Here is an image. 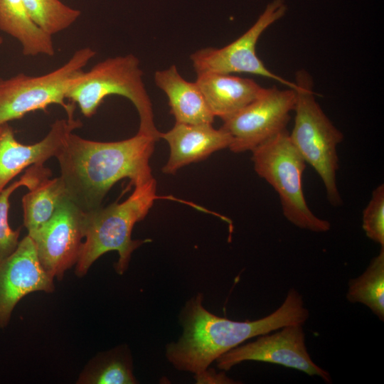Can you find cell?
I'll return each instance as SVG.
<instances>
[{"label":"cell","mask_w":384,"mask_h":384,"mask_svg":"<svg viewBox=\"0 0 384 384\" xmlns=\"http://www.w3.org/2000/svg\"><path fill=\"white\" fill-rule=\"evenodd\" d=\"M196 82L213 115L223 121L250 104L265 89L252 79L230 74L199 73Z\"/></svg>","instance_id":"15"},{"label":"cell","mask_w":384,"mask_h":384,"mask_svg":"<svg viewBox=\"0 0 384 384\" xmlns=\"http://www.w3.org/2000/svg\"><path fill=\"white\" fill-rule=\"evenodd\" d=\"M203 299L199 292L185 303L179 314L183 333L177 341L166 346V358L178 370L199 373L245 341L287 325H304L309 316L302 294L294 288L274 311L254 321L218 316L205 308Z\"/></svg>","instance_id":"1"},{"label":"cell","mask_w":384,"mask_h":384,"mask_svg":"<svg viewBox=\"0 0 384 384\" xmlns=\"http://www.w3.org/2000/svg\"><path fill=\"white\" fill-rule=\"evenodd\" d=\"M127 98L139 117L138 132L158 141L152 104L143 80L139 60L133 54L106 58L82 70L70 85L66 100L77 105L86 117L93 116L104 99L110 95Z\"/></svg>","instance_id":"4"},{"label":"cell","mask_w":384,"mask_h":384,"mask_svg":"<svg viewBox=\"0 0 384 384\" xmlns=\"http://www.w3.org/2000/svg\"><path fill=\"white\" fill-rule=\"evenodd\" d=\"M257 175L279 196L286 219L301 229L325 233L330 223L317 217L309 208L303 191L302 176L306 162L285 130L252 151Z\"/></svg>","instance_id":"6"},{"label":"cell","mask_w":384,"mask_h":384,"mask_svg":"<svg viewBox=\"0 0 384 384\" xmlns=\"http://www.w3.org/2000/svg\"><path fill=\"white\" fill-rule=\"evenodd\" d=\"M3 43V39L0 36V45Z\"/></svg>","instance_id":"25"},{"label":"cell","mask_w":384,"mask_h":384,"mask_svg":"<svg viewBox=\"0 0 384 384\" xmlns=\"http://www.w3.org/2000/svg\"><path fill=\"white\" fill-rule=\"evenodd\" d=\"M53 281L41 264L34 242L27 235L0 262V329L9 324L23 297L33 292H53Z\"/></svg>","instance_id":"12"},{"label":"cell","mask_w":384,"mask_h":384,"mask_svg":"<svg viewBox=\"0 0 384 384\" xmlns=\"http://www.w3.org/2000/svg\"><path fill=\"white\" fill-rule=\"evenodd\" d=\"M156 142L139 132L105 142L71 133L55 157L68 198L87 212L101 207L110 189L122 178L134 186L154 178L149 160Z\"/></svg>","instance_id":"2"},{"label":"cell","mask_w":384,"mask_h":384,"mask_svg":"<svg viewBox=\"0 0 384 384\" xmlns=\"http://www.w3.org/2000/svg\"><path fill=\"white\" fill-rule=\"evenodd\" d=\"M278 330L260 335L254 341L223 353L215 360L218 368L228 371L244 361H260L294 368L331 383L330 373L316 365L307 351L303 324L287 325Z\"/></svg>","instance_id":"10"},{"label":"cell","mask_w":384,"mask_h":384,"mask_svg":"<svg viewBox=\"0 0 384 384\" xmlns=\"http://www.w3.org/2000/svg\"><path fill=\"white\" fill-rule=\"evenodd\" d=\"M83 215L84 211L67 198L52 217L29 235L41 264L53 279H61L78 261L84 238Z\"/></svg>","instance_id":"11"},{"label":"cell","mask_w":384,"mask_h":384,"mask_svg":"<svg viewBox=\"0 0 384 384\" xmlns=\"http://www.w3.org/2000/svg\"><path fill=\"white\" fill-rule=\"evenodd\" d=\"M51 172L44 164L28 167L19 180L6 186L0 193V262L9 257L19 243L21 228L13 230L9 223L10 196L19 187L31 189Z\"/></svg>","instance_id":"21"},{"label":"cell","mask_w":384,"mask_h":384,"mask_svg":"<svg viewBox=\"0 0 384 384\" xmlns=\"http://www.w3.org/2000/svg\"><path fill=\"white\" fill-rule=\"evenodd\" d=\"M28 190L22 198V208L23 225L31 235L52 217L68 196L60 176L46 177Z\"/></svg>","instance_id":"18"},{"label":"cell","mask_w":384,"mask_h":384,"mask_svg":"<svg viewBox=\"0 0 384 384\" xmlns=\"http://www.w3.org/2000/svg\"><path fill=\"white\" fill-rule=\"evenodd\" d=\"M95 55L90 47L81 48L63 65L46 74L19 73L8 79L0 78V127L30 112L46 110L52 105L61 106L68 117H73L75 106L65 102L66 92Z\"/></svg>","instance_id":"7"},{"label":"cell","mask_w":384,"mask_h":384,"mask_svg":"<svg viewBox=\"0 0 384 384\" xmlns=\"http://www.w3.org/2000/svg\"><path fill=\"white\" fill-rule=\"evenodd\" d=\"M0 30L16 38L26 56H53L52 36L32 20L23 0H0Z\"/></svg>","instance_id":"17"},{"label":"cell","mask_w":384,"mask_h":384,"mask_svg":"<svg viewBox=\"0 0 384 384\" xmlns=\"http://www.w3.org/2000/svg\"><path fill=\"white\" fill-rule=\"evenodd\" d=\"M169 145V159L162 168L166 174H174L181 168L202 161L213 153L229 148L232 137L223 129H215L212 124L175 123L168 132L161 133Z\"/></svg>","instance_id":"14"},{"label":"cell","mask_w":384,"mask_h":384,"mask_svg":"<svg viewBox=\"0 0 384 384\" xmlns=\"http://www.w3.org/2000/svg\"><path fill=\"white\" fill-rule=\"evenodd\" d=\"M296 102L294 89L265 88L262 95L243 109L223 120L221 127L232 137L234 153L252 151L287 130Z\"/></svg>","instance_id":"9"},{"label":"cell","mask_w":384,"mask_h":384,"mask_svg":"<svg viewBox=\"0 0 384 384\" xmlns=\"http://www.w3.org/2000/svg\"><path fill=\"white\" fill-rule=\"evenodd\" d=\"M82 122L73 117L55 120L41 141L23 144L15 137L13 128L7 124L0 127V193L15 176L26 168L44 164L51 157H56L68 136Z\"/></svg>","instance_id":"13"},{"label":"cell","mask_w":384,"mask_h":384,"mask_svg":"<svg viewBox=\"0 0 384 384\" xmlns=\"http://www.w3.org/2000/svg\"><path fill=\"white\" fill-rule=\"evenodd\" d=\"M82 384H136L130 351L121 346L99 354L80 375Z\"/></svg>","instance_id":"19"},{"label":"cell","mask_w":384,"mask_h":384,"mask_svg":"<svg viewBox=\"0 0 384 384\" xmlns=\"http://www.w3.org/2000/svg\"><path fill=\"white\" fill-rule=\"evenodd\" d=\"M32 20L50 36L70 27L80 16L78 9L60 0H23Z\"/></svg>","instance_id":"22"},{"label":"cell","mask_w":384,"mask_h":384,"mask_svg":"<svg viewBox=\"0 0 384 384\" xmlns=\"http://www.w3.org/2000/svg\"><path fill=\"white\" fill-rule=\"evenodd\" d=\"M346 299L365 305L384 320V246L360 276L348 281Z\"/></svg>","instance_id":"20"},{"label":"cell","mask_w":384,"mask_h":384,"mask_svg":"<svg viewBox=\"0 0 384 384\" xmlns=\"http://www.w3.org/2000/svg\"><path fill=\"white\" fill-rule=\"evenodd\" d=\"M287 10L285 0H272L255 23L242 36L220 48H205L191 55L193 67L197 74L215 73L230 74L249 73L274 80L287 87L295 89L291 82L268 70L256 53V45L262 33L282 18Z\"/></svg>","instance_id":"8"},{"label":"cell","mask_w":384,"mask_h":384,"mask_svg":"<svg viewBox=\"0 0 384 384\" xmlns=\"http://www.w3.org/2000/svg\"><path fill=\"white\" fill-rule=\"evenodd\" d=\"M160 198L176 200L197 208L193 203L174 197L159 196L156 194V180L153 178L135 185L133 192L121 203L84 212L85 240L75 264L76 275H85L92 265L110 251L117 252L119 258L114 269L117 274H124L129 267L132 252L151 241L149 239L132 240V229L146 216L155 201Z\"/></svg>","instance_id":"3"},{"label":"cell","mask_w":384,"mask_h":384,"mask_svg":"<svg viewBox=\"0 0 384 384\" xmlns=\"http://www.w3.org/2000/svg\"><path fill=\"white\" fill-rule=\"evenodd\" d=\"M154 80L166 95L176 123H213L215 116L198 85L183 79L176 65L156 71Z\"/></svg>","instance_id":"16"},{"label":"cell","mask_w":384,"mask_h":384,"mask_svg":"<svg viewBox=\"0 0 384 384\" xmlns=\"http://www.w3.org/2000/svg\"><path fill=\"white\" fill-rule=\"evenodd\" d=\"M294 122L289 137L302 156L320 176L330 204L342 203L337 182V146L343 141L342 132L326 116L315 99L313 80L304 70L296 73Z\"/></svg>","instance_id":"5"},{"label":"cell","mask_w":384,"mask_h":384,"mask_svg":"<svg viewBox=\"0 0 384 384\" xmlns=\"http://www.w3.org/2000/svg\"><path fill=\"white\" fill-rule=\"evenodd\" d=\"M363 229L373 242L384 246V186H378L363 212Z\"/></svg>","instance_id":"23"},{"label":"cell","mask_w":384,"mask_h":384,"mask_svg":"<svg viewBox=\"0 0 384 384\" xmlns=\"http://www.w3.org/2000/svg\"><path fill=\"white\" fill-rule=\"evenodd\" d=\"M225 371L216 372L215 370L208 368L205 370L194 374V379L196 383H209V384H233L238 383L234 380L228 377Z\"/></svg>","instance_id":"24"}]
</instances>
